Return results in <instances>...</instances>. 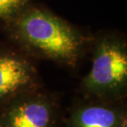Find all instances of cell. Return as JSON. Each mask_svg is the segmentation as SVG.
Segmentation results:
<instances>
[{
  "label": "cell",
  "instance_id": "5",
  "mask_svg": "<svg viewBox=\"0 0 127 127\" xmlns=\"http://www.w3.org/2000/svg\"><path fill=\"white\" fill-rule=\"evenodd\" d=\"M40 88L38 73L24 56L0 50V107L16 96Z\"/></svg>",
  "mask_w": 127,
  "mask_h": 127
},
{
  "label": "cell",
  "instance_id": "3",
  "mask_svg": "<svg viewBox=\"0 0 127 127\" xmlns=\"http://www.w3.org/2000/svg\"><path fill=\"white\" fill-rule=\"evenodd\" d=\"M63 121L60 99L40 88L0 107V127H60Z\"/></svg>",
  "mask_w": 127,
  "mask_h": 127
},
{
  "label": "cell",
  "instance_id": "4",
  "mask_svg": "<svg viewBox=\"0 0 127 127\" xmlns=\"http://www.w3.org/2000/svg\"><path fill=\"white\" fill-rule=\"evenodd\" d=\"M64 127H127L126 101L82 96L73 101Z\"/></svg>",
  "mask_w": 127,
  "mask_h": 127
},
{
  "label": "cell",
  "instance_id": "1",
  "mask_svg": "<svg viewBox=\"0 0 127 127\" xmlns=\"http://www.w3.org/2000/svg\"><path fill=\"white\" fill-rule=\"evenodd\" d=\"M11 20L12 37L35 57L74 68L84 54V35L46 10L24 8Z\"/></svg>",
  "mask_w": 127,
  "mask_h": 127
},
{
  "label": "cell",
  "instance_id": "6",
  "mask_svg": "<svg viewBox=\"0 0 127 127\" xmlns=\"http://www.w3.org/2000/svg\"><path fill=\"white\" fill-rule=\"evenodd\" d=\"M28 0H0V19L11 20L25 8Z\"/></svg>",
  "mask_w": 127,
  "mask_h": 127
},
{
  "label": "cell",
  "instance_id": "2",
  "mask_svg": "<svg viewBox=\"0 0 127 127\" xmlns=\"http://www.w3.org/2000/svg\"><path fill=\"white\" fill-rule=\"evenodd\" d=\"M79 89L84 97L126 100L127 50L122 40L103 37L96 43L91 69Z\"/></svg>",
  "mask_w": 127,
  "mask_h": 127
}]
</instances>
